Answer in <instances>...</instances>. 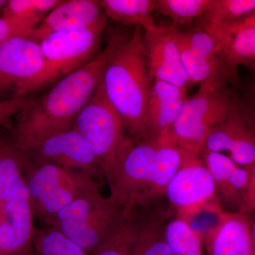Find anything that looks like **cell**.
Wrapping results in <instances>:
<instances>
[{
	"instance_id": "cell-1",
	"label": "cell",
	"mask_w": 255,
	"mask_h": 255,
	"mask_svg": "<svg viewBox=\"0 0 255 255\" xmlns=\"http://www.w3.org/2000/svg\"><path fill=\"white\" fill-rule=\"evenodd\" d=\"M105 48L90 63L67 75L38 98H30L11 128L20 147L28 152L46 139L70 130L102 80Z\"/></svg>"
},
{
	"instance_id": "cell-2",
	"label": "cell",
	"mask_w": 255,
	"mask_h": 255,
	"mask_svg": "<svg viewBox=\"0 0 255 255\" xmlns=\"http://www.w3.org/2000/svg\"><path fill=\"white\" fill-rule=\"evenodd\" d=\"M102 83L109 102L134 141L143 139L145 117L152 80L149 76L142 29L109 31Z\"/></svg>"
},
{
	"instance_id": "cell-3",
	"label": "cell",
	"mask_w": 255,
	"mask_h": 255,
	"mask_svg": "<svg viewBox=\"0 0 255 255\" xmlns=\"http://www.w3.org/2000/svg\"><path fill=\"white\" fill-rule=\"evenodd\" d=\"M108 23L107 21L83 29L55 32L43 38L39 42L41 70L19 89L15 99L54 85L95 59L102 52V36Z\"/></svg>"
},
{
	"instance_id": "cell-4",
	"label": "cell",
	"mask_w": 255,
	"mask_h": 255,
	"mask_svg": "<svg viewBox=\"0 0 255 255\" xmlns=\"http://www.w3.org/2000/svg\"><path fill=\"white\" fill-rule=\"evenodd\" d=\"M73 128L90 145L109 185L134 140L126 132L122 120L109 102L101 82L75 119Z\"/></svg>"
},
{
	"instance_id": "cell-5",
	"label": "cell",
	"mask_w": 255,
	"mask_h": 255,
	"mask_svg": "<svg viewBox=\"0 0 255 255\" xmlns=\"http://www.w3.org/2000/svg\"><path fill=\"white\" fill-rule=\"evenodd\" d=\"M23 177L33 217L46 227L62 209L100 185L83 172L53 164H33L28 159Z\"/></svg>"
},
{
	"instance_id": "cell-6",
	"label": "cell",
	"mask_w": 255,
	"mask_h": 255,
	"mask_svg": "<svg viewBox=\"0 0 255 255\" xmlns=\"http://www.w3.org/2000/svg\"><path fill=\"white\" fill-rule=\"evenodd\" d=\"M240 97L235 87L200 86L171 128L174 141L188 153L200 155L209 134L226 120Z\"/></svg>"
},
{
	"instance_id": "cell-7",
	"label": "cell",
	"mask_w": 255,
	"mask_h": 255,
	"mask_svg": "<svg viewBox=\"0 0 255 255\" xmlns=\"http://www.w3.org/2000/svg\"><path fill=\"white\" fill-rule=\"evenodd\" d=\"M124 208L96 187L70 203L55 216L50 228L82 248L88 255L119 222Z\"/></svg>"
},
{
	"instance_id": "cell-8",
	"label": "cell",
	"mask_w": 255,
	"mask_h": 255,
	"mask_svg": "<svg viewBox=\"0 0 255 255\" xmlns=\"http://www.w3.org/2000/svg\"><path fill=\"white\" fill-rule=\"evenodd\" d=\"M216 194L214 179L204 162L199 155L182 150L180 168L164 192L172 209L185 221L204 208H211L216 213L219 211L214 203Z\"/></svg>"
},
{
	"instance_id": "cell-9",
	"label": "cell",
	"mask_w": 255,
	"mask_h": 255,
	"mask_svg": "<svg viewBox=\"0 0 255 255\" xmlns=\"http://www.w3.org/2000/svg\"><path fill=\"white\" fill-rule=\"evenodd\" d=\"M240 97L226 120L206 138L202 151H228L238 165L246 167L255 164L254 100Z\"/></svg>"
},
{
	"instance_id": "cell-10",
	"label": "cell",
	"mask_w": 255,
	"mask_h": 255,
	"mask_svg": "<svg viewBox=\"0 0 255 255\" xmlns=\"http://www.w3.org/2000/svg\"><path fill=\"white\" fill-rule=\"evenodd\" d=\"M26 154L32 164H53L88 174L99 184L105 181L90 145L73 128L46 139Z\"/></svg>"
},
{
	"instance_id": "cell-11",
	"label": "cell",
	"mask_w": 255,
	"mask_h": 255,
	"mask_svg": "<svg viewBox=\"0 0 255 255\" xmlns=\"http://www.w3.org/2000/svg\"><path fill=\"white\" fill-rule=\"evenodd\" d=\"M39 43L29 36H14L0 44V102L15 100L16 93L41 70Z\"/></svg>"
},
{
	"instance_id": "cell-12",
	"label": "cell",
	"mask_w": 255,
	"mask_h": 255,
	"mask_svg": "<svg viewBox=\"0 0 255 255\" xmlns=\"http://www.w3.org/2000/svg\"><path fill=\"white\" fill-rule=\"evenodd\" d=\"M155 148L156 139L134 141L109 184L110 197L124 208V213L137 206L139 197L150 179Z\"/></svg>"
},
{
	"instance_id": "cell-13",
	"label": "cell",
	"mask_w": 255,
	"mask_h": 255,
	"mask_svg": "<svg viewBox=\"0 0 255 255\" xmlns=\"http://www.w3.org/2000/svg\"><path fill=\"white\" fill-rule=\"evenodd\" d=\"M147 70L151 80L168 82L183 89L191 85L169 25H158L142 35Z\"/></svg>"
},
{
	"instance_id": "cell-14",
	"label": "cell",
	"mask_w": 255,
	"mask_h": 255,
	"mask_svg": "<svg viewBox=\"0 0 255 255\" xmlns=\"http://www.w3.org/2000/svg\"><path fill=\"white\" fill-rule=\"evenodd\" d=\"M216 214L217 223L203 236L207 255H255V220L244 213Z\"/></svg>"
},
{
	"instance_id": "cell-15",
	"label": "cell",
	"mask_w": 255,
	"mask_h": 255,
	"mask_svg": "<svg viewBox=\"0 0 255 255\" xmlns=\"http://www.w3.org/2000/svg\"><path fill=\"white\" fill-rule=\"evenodd\" d=\"M35 229L27 198L0 205V255H33Z\"/></svg>"
},
{
	"instance_id": "cell-16",
	"label": "cell",
	"mask_w": 255,
	"mask_h": 255,
	"mask_svg": "<svg viewBox=\"0 0 255 255\" xmlns=\"http://www.w3.org/2000/svg\"><path fill=\"white\" fill-rule=\"evenodd\" d=\"M107 21L108 18L100 1L62 0L32 31L29 37L39 43L50 33L83 29Z\"/></svg>"
},
{
	"instance_id": "cell-17",
	"label": "cell",
	"mask_w": 255,
	"mask_h": 255,
	"mask_svg": "<svg viewBox=\"0 0 255 255\" xmlns=\"http://www.w3.org/2000/svg\"><path fill=\"white\" fill-rule=\"evenodd\" d=\"M199 26L212 37L233 66L244 65L254 70L255 14L233 22L212 25L200 21Z\"/></svg>"
},
{
	"instance_id": "cell-18",
	"label": "cell",
	"mask_w": 255,
	"mask_h": 255,
	"mask_svg": "<svg viewBox=\"0 0 255 255\" xmlns=\"http://www.w3.org/2000/svg\"><path fill=\"white\" fill-rule=\"evenodd\" d=\"M187 89L154 80L146 107L143 139H156L171 128L177 120L184 102Z\"/></svg>"
},
{
	"instance_id": "cell-19",
	"label": "cell",
	"mask_w": 255,
	"mask_h": 255,
	"mask_svg": "<svg viewBox=\"0 0 255 255\" xmlns=\"http://www.w3.org/2000/svg\"><path fill=\"white\" fill-rule=\"evenodd\" d=\"M169 27L191 84L199 83L200 86L241 87L238 68L220 65L198 54L187 46L177 26L169 25Z\"/></svg>"
},
{
	"instance_id": "cell-20",
	"label": "cell",
	"mask_w": 255,
	"mask_h": 255,
	"mask_svg": "<svg viewBox=\"0 0 255 255\" xmlns=\"http://www.w3.org/2000/svg\"><path fill=\"white\" fill-rule=\"evenodd\" d=\"M182 162V149L174 141L170 130L157 137L150 179L139 197L137 206L152 205L164 196L167 186L179 171Z\"/></svg>"
},
{
	"instance_id": "cell-21",
	"label": "cell",
	"mask_w": 255,
	"mask_h": 255,
	"mask_svg": "<svg viewBox=\"0 0 255 255\" xmlns=\"http://www.w3.org/2000/svg\"><path fill=\"white\" fill-rule=\"evenodd\" d=\"M27 154L23 150L11 128L0 126V205L16 198H27L24 177Z\"/></svg>"
},
{
	"instance_id": "cell-22",
	"label": "cell",
	"mask_w": 255,
	"mask_h": 255,
	"mask_svg": "<svg viewBox=\"0 0 255 255\" xmlns=\"http://www.w3.org/2000/svg\"><path fill=\"white\" fill-rule=\"evenodd\" d=\"M148 207L135 206L122 217L105 241L90 255H130Z\"/></svg>"
},
{
	"instance_id": "cell-23",
	"label": "cell",
	"mask_w": 255,
	"mask_h": 255,
	"mask_svg": "<svg viewBox=\"0 0 255 255\" xmlns=\"http://www.w3.org/2000/svg\"><path fill=\"white\" fill-rule=\"evenodd\" d=\"M100 3L108 19L124 26H138L149 33L157 30L153 16L156 0H102Z\"/></svg>"
},
{
	"instance_id": "cell-24",
	"label": "cell",
	"mask_w": 255,
	"mask_h": 255,
	"mask_svg": "<svg viewBox=\"0 0 255 255\" xmlns=\"http://www.w3.org/2000/svg\"><path fill=\"white\" fill-rule=\"evenodd\" d=\"M60 2V0H10L0 17L29 36L45 16Z\"/></svg>"
},
{
	"instance_id": "cell-25",
	"label": "cell",
	"mask_w": 255,
	"mask_h": 255,
	"mask_svg": "<svg viewBox=\"0 0 255 255\" xmlns=\"http://www.w3.org/2000/svg\"><path fill=\"white\" fill-rule=\"evenodd\" d=\"M147 211L130 255H172L164 236L170 212L164 209Z\"/></svg>"
},
{
	"instance_id": "cell-26",
	"label": "cell",
	"mask_w": 255,
	"mask_h": 255,
	"mask_svg": "<svg viewBox=\"0 0 255 255\" xmlns=\"http://www.w3.org/2000/svg\"><path fill=\"white\" fill-rule=\"evenodd\" d=\"M201 153L204 164L214 179L216 191L219 192L224 201L236 207V212L241 213L239 201L231 185L233 172L238 164L220 152L202 151Z\"/></svg>"
},
{
	"instance_id": "cell-27",
	"label": "cell",
	"mask_w": 255,
	"mask_h": 255,
	"mask_svg": "<svg viewBox=\"0 0 255 255\" xmlns=\"http://www.w3.org/2000/svg\"><path fill=\"white\" fill-rule=\"evenodd\" d=\"M164 236L172 255L201 252L203 236L184 219L178 217L166 223Z\"/></svg>"
},
{
	"instance_id": "cell-28",
	"label": "cell",
	"mask_w": 255,
	"mask_h": 255,
	"mask_svg": "<svg viewBox=\"0 0 255 255\" xmlns=\"http://www.w3.org/2000/svg\"><path fill=\"white\" fill-rule=\"evenodd\" d=\"M253 14L255 0H211L201 21L212 25L226 24Z\"/></svg>"
},
{
	"instance_id": "cell-29",
	"label": "cell",
	"mask_w": 255,
	"mask_h": 255,
	"mask_svg": "<svg viewBox=\"0 0 255 255\" xmlns=\"http://www.w3.org/2000/svg\"><path fill=\"white\" fill-rule=\"evenodd\" d=\"M33 252L36 255H88L59 231L50 227L35 229Z\"/></svg>"
},
{
	"instance_id": "cell-30",
	"label": "cell",
	"mask_w": 255,
	"mask_h": 255,
	"mask_svg": "<svg viewBox=\"0 0 255 255\" xmlns=\"http://www.w3.org/2000/svg\"><path fill=\"white\" fill-rule=\"evenodd\" d=\"M211 0H156L155 11L172 18L174 25H185L201 18Z\"/></svg>"
},
{
	"instance_id": "cell-31",
	"label": "cell",
	"mask_w": 255,
	"mask_h": 255,
	"mask_svg": "<svg viewBox=\"0 0 255 255\" xmlns=\"http://www.w3.org/2000/svg\"><path fill=\"white\" fill-rule=\"evenodd\" d=\"M29 99L26 97L0 102V126L3 125L10 117L16 115Z\"/></svg>"
},
{
	"instance_id": "cell-32",
	"label": "cell",
	"mask_w": 255,
	"mask_h": 255,
	"mask_svg": "<svg viewBox=\"0 0 255 255\" xmlns=\"http://www.w3.org/2000/svg\"><path fill=\"white\" fill-rule=\"evenodd\" d=\"M14 36H26V35L18 29L16 26H13L11 23L0 17V44L8 38Z\"/></svg>"
},
{
	"instance_id": "cell-33",
	"label": "cell",
	"mask_w": 255,
	"mask_h": 255,
	"mask_svg": "<svg viewBox=\"0 0 255 255\" xmlns=\"http://www.w3.org/2000/svg\"><path fill=\"white\" fill-rule=\"evenodd\" d=\"M7 1H6V0H0V14H1L5 6L7 4Z\"/></svg>"
},
{
	"instance_id": "cell-34",
	"label": "cell",
	"mask_w": 255,
	"mask_h": 255,
	"mask_svg": "<svg viewBox=\"0 0 255 255\" xmlns=\"http://www.w3.org/2000/svg\"><path fill=\"white\" fill-rule=\"evenodd\" d=\"M186 255H203L202 252H195V253H190Z\"/></svg>"
}]
</instances>
